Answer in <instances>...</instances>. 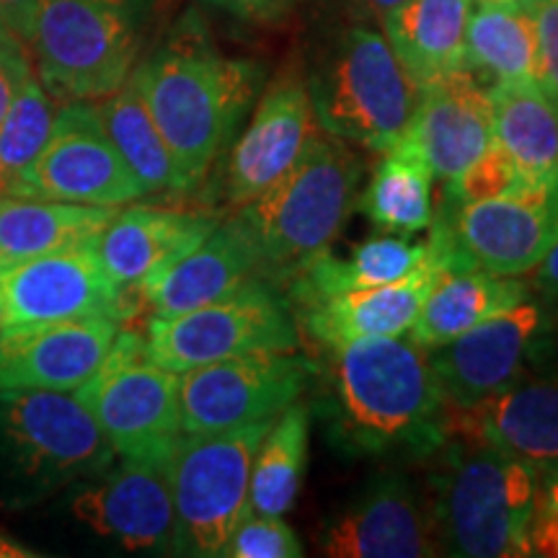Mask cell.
Wrapping results in <instances>:
<instances>
[{
  "instance_id": "18",
  "label": "cell",
  "mask_w": 558,
  "mask_h": 558,
  "mask_svg": "<svg viewBox=\"0 0 558 558\" xmlns=\"http://www.w3.org/2000/svg\"><path fill=\"white\" fill-rule=\"evenodd\" d=\"M320 550L331 558H429L439 554L427 494L403 473H383L326 522Z\"/></svg>"
},
{
  "instance_id": "46",
  "label": "cell",
  "mask_w": 558,
  "mask_h": 558,
  "mask_svg": "<svg viewBox=\"0 0 558 558\" xmlns=\"http://www.w3.org/2000/svg\"><path fill=\"white\" fill-rule=\"evenodd\" d=\"M478 3H505V0H478Z\"/></svg>"
},
{
  "instance_id": "13",
  "label": "cell",
  "mask_w": 558,
  "mask_h": 558,
  "mask_svg": "<svg viewBox=\"0 0 558 558\" xmlns=\"http://www.w3.org/2000/svg\"><path fill=\"white\" fill-rule=\"evenodd\" d=\"M9 197L124 207L145 192L104 130L96 101H65L50 137Z\"/></svg>"
},
{
  "instance_id": "40",
  "label": "cell",
  "mask_w": 558,
  "mask_h": 558,
  "mask_svg": "<svg viewBox=\"0 0 558 558\" xmlns=\"http://www.w3.org/2000/svg\"><path fill=\"white\" fill-rule=\"evenodd\" d=\"M207 3L243 21H277L290 11L298 0H207Z\"/></svg>"
},
{
  "instance_id": "27",
  "label": "cell",
  "mask_w": 558,
  "mask_h": 558,
  "mask_svg": "<svg viewBox=\"0 0 558 558\" xmlns=\"http://www.w3.org/2000/svg\"><path fill=\"white\" fill-rule=\"evenodd\" d=\"M427 267H442L437 259L435 248L427 243H411L409 235H375L360 246L352 248V254L333 256L326 251L320 259L311 264L303 275L292 279L288 284V303H295L300 298L326 295V292L357 290V288H378V284L401 282L416 271ZM445 269V267H442Z\"/></svg>"
},
{
  "instance_id": "15",
  "label": "cell",
  "mask_w": 558,
  "mask_h": 558,
  "mask_svg": "<svg viewBox=\"0 0 558 558\" xmlns=\"http://www.w3.org/2000/svg\"><path fill=\"white\" fill-rule=\"evenodd\" d=\"M546 305L522 303L486 318L448 344L427 349L439 388L450 407H473L514 386L548 331Z\"/></svg>"
},
{
  "instance_id": "21",
  "label": "cell",
  "mask_w": 558,
  "mask_h": 558,
  "mask_svg": "<svg viewBox=\"0 0 558 558\" xmlns=\"http://www.w3.org/2000/svg\"><path fill=\"white\" fill-rule=\"evenodd\" d=\"M220 218L209 209L130 205L99 233V259L114 288L143 303V284L192 251Z\"/></svg>"
},
{
  "instance_id": "5",
  "label": "cell",
  "mask_w": 558,
  "mask_h": 558,
  "mask_svg": "<svg viewBox=\"0 0 558 558\" xmlns=\"http://www.w3.org/2000/svg\"><path fill=\"white\" fill-rule=\"evenodd\" d=\"M114 448L68 390H0V507L29 509L111 469Z\"/></svg>"
},
{
  "instance_id": "12",
  "label": "cell",
  "mask_w": 558,
  "mask_h": 558,
  "mask_svg": "<svg viewBox=\"0 0 558 558\" xmlns=\"http://www.w3.org/2000/svg\"><path fill=\"white\" fill-rule=\"evenodd\" d=\"M316 375V362L295 349L251 352L186 369L179 375L181 432L199 435L275 422Z\"/></svg>"
},
{
  "instance_id": "17",
  "label": "cell",
  "mask_w": 558,
  "mask_h": 558,
  "mask_svg": "<svg viewBox=\"0 0 558 558\" xmlns=\"http://www.w3.org/2000/svg\"><path fill=\"white\" fill-rule=\"evenodd\" d=\"M308 81L284 73L264 90L254 117L230 145L222 171V199L239 209L267 192L298 163L318 135Z\"/></svg>"
},
{
  "instance_id": "4",
  "label": "cell",
  "mask_w": 558,
  "mask_h": 558,
  "mask_svg": "<svg viewBox=\"0 0 558 558\" xmlns=\"http://www.w3.org/2000/svg\"><path fill=\"white\" fill-rule=\"evenodd\" d=\"M429 478V512L439 554L520 558L530 550L538 471L525 460L471 439L448 437Z\"/></svg>"
},
{
  "instance_id": "16",
  "label": "cell",
  "mask_w": 558,
  "mask_h": 558,
  "mask_svg": "<svg viewBox=\"0 0 558 558\" xmlns=\"http://www.w3.org/2000/svg\"><path fill=\"white\" fill-rule=\"evenodd\" d=\"M70 509L88 530L128 550L171 554L173 499L169 460H130L81 481Z\"/></svg>"
},
{
  "instance_id": "22",
  "label": "cell",
  "mask_w": 558,
  "mask_h": 558,
  "mask_svg": "<svg viewBox=\"0 0 558 558\" xmlns=\"http://www.w3.org/2000/svg\"><path fill=\"white\" fill-rule=\"evenodd\" d=\"M450 437L471 439L525 460L535 471H558V383H514L473 407H450Z\"/></svg>"
},
{
  "instance_id": "37",
  "label": "cell",
  "mask_w": 558,
  "mask_h": 558,
  "mask_svg": "<svg viewBox=\"0 0 558 558\" xmlns=\"http://www.w3.org/2000/svg\"><path fill=\"white\" fill-rule=\"evenodd\" d=\"M533 16L538 39V70L535 81L558 109V0H522Z\"/></svg>"
},
{
  "instance_id": "10",
  "label": "cell",
  "mask_w": 558,
  "mask_h": 558,
  "mask_svg": "<svg viewBox=\"0 0 558 558\" xmlns=\"http://www.w3.org/2000/svg\"><path fill=\"white\" fill-rule=\"evenodd\" d=\"M117 458L169 460L179 442V373L160 367L145 349V333H117L109 354L73 390Z\"/></svg>"
},
{
  "instance_id": "8",
  "label": "cell",
  "mask_w": 558,
  "mask_h": 558,
  "mask_svg": "<svg viewBox=\"0 0 558 558\" xmlns=\"http://www.w3.org/2000/svg\"><path fill=\"white\" fill-rule=\"evenodd\" d=\"M271 422L181 435L169 456L177 556L213 558L248 512L254 456Z\"/></svg>"
},
{
  "instance_id": "32",
  "label": "cell",
  "mask_w": 558,
  "mask_h": 558,
  "mask_svg": "<svg viewBox=\"0 0 558 558\" xmlns=\"http://www.w3.org/2000/svg\"><path fill=\"white\" fill-rule=\"evenodd\" d=\"M308 442L311 409L295 401L271 422L256 450L248 484V512H290L303 486Z\"/></svg>"
},
{
  "instance_id": "6",
  "label": "cell",
  "mask_w": 558,
  "mask_h": 558,
  "mask_svg": "<svg viewBox=\"0 0 558 558\" xmlns=\"http://www.w3.org/2000/svg\"><path fill=\"white\" fill-rule=\"evenodd\" d=\"M156 0H41L29 41L41 86L58 104L99 101L130 81Z\"/></svg>"
},
{
  "instance_id": "14",
  "label": "cell",
  "mask_w": 558,
  "mask_h": 558,
  "mask_svg": "<svg viewBox=\"0 0 558 558\" xmlns=\"http://www.w3.org/2000/svg\"><path fill=\"white\" fill-rule=\"evenodd\" d=\"M0 300L3 329L86 318L128 320L143 308L109 279L99 259V235L0 269Z\"/></svg>"
},
{
  "instance_id": "24",
  "label": "cell",
  "mask_w": 558,
  "mask_h": 558,
  "mask_svg": "<svg viewBox=\"0 0 558 558\" xmlns=\"http://www.w3.org/2000/svg\"><path fill=\"white\" fill-rule=\"evenodd\" d=\"M256 277V254L239 218L220 220L192 251L143 284L150 316H177L215 303Z\"/></svg>"
},
{
  "instance_id": "45",
  "label": "cell",
  "mask_w": 558,
  "mask_h": 558,
  "mask_svg": "<svg viewBox=\"0 0 558 558\" xmlns=\"http://www.w3.org/2000/svg\"><path fill=\"white\" fill-rule=\"evenodd\" d=\"M0 331H3V300H0Z\"/></svg>"
},
{
  "instance_id": "29",
  "label": "cell",
  "mask_w": 558,
  "mask_h": 558,
  "mask_svg": "<svg viewBox=\"0 0 558 558\" xmlns=\"http://www.w3.org/2000/svg\"><path fill=\"white\" fill-rule=\"evenodd\" d=\"M120 207L37 197H0V269L73 241L96 239Z\"/></svg>"
},
{
  "instance_id": "43",
  "label": "cell",
  "mask_w": 558,
  "mask_h": 558,
  "mask_svg": "<svg viewBox=\"0 0 558 558\" xmlns=\"http://www.w3.org/2000/svg\"><path fill=\"white\" fill-rule=\"evenodd\" d=\"M32 556H37V550H29L24 543L13 541L11 535H5L3 530H0V558H32Z\"/></svg>"
},
{
  "instance_id": "39",
  "label": "cell",
  "mask_w": 558,
  "mask_h": 558,
  "mask_svg": "<svg viewBox=\"0 0 558 558\" xmlns=\"http://www.w3.org/2000/svg\"><path fill=\"white\" fill-rule=\"evenodd\" d=\"M32 73L34 60L29 47L13 34L0 32V122Z\"/></svg>"
},
{
  "instance_id": "20",
  "label": "cell",
  "mask_w": 558,
  "mask_h": 558,
  "mask_svg": "<svg viewBox=\"0 0 558 558\" xmlns=\"http://www.w3.org/2000/svg\"><path fill=\"white\" fill-rule=\"evenodd\" d=\"M120 333V320L86 318L5 326L0 331V390H68L83 386Z\"/></svg>"
},
{
  "instance_id": "7",
  "label": "cell",
  "mask_w": 558,
  "mask_h": 558,
  "mask_svg": "<svg viewBox=\"0 0 558 558\" xmlns=\"http://www.w3.org/2000/svg\"><path fill=\"white\" fill-rule=\"evenodd\" d=\"M320 132L388 153L414 117L422 83L390 50L386 34L349 26L308 81Z\"/></svg>"
},
{
  "instance_id": "34",
  "label": "cell",
  "mask_w": 558,
  "mask_h": 558,
  "mask_svg": "<svg viewBox=\"0 0 558 558\" xmlns=\"http://www.w3.org/2000/svg\"><path fill=\"white\" fill-rule=\"evenodd\" d=\"M58 107L34 70L0 122V197H9L21 173L47 143Z\"/></svg>"
},
{
  "instance_id": "36",
  "label": "cell",
  "mask_w": 558,
  "mask_h": 558,
  "mask_svg": "<svg viewBox=\"0 0 558 558\" xmlns=\"http://www.w3.org/2000/svg\"><path fill=\"white\" fill-rule=\"evenodd\" d=\"M226 558H300L303 546L282 514L246 512L235 525L222 554Z\"/></svg>"
},
{
  "instance_id": "41",
  "label": "cell",
  "mask_w": 558,
  "mask_h": 558,
  "mask_svg": "<svg viewBox=\"0 0 558 558\" xmlns=\"http://www.w3.org/2000/svg\"><path fill=\"white\" fill-rule=\"evenodd\" d=\"M41 0H0V32H9L29 47Z\"/></svg>"
},
{
  "instance_id": "2",
  "label": "cell",
  "mask_w": 558,
  "mask_h": 558,
  "mask_svg": "<svg viewBox=\"0 0 558 558\" xmlns=\"http://www.w3.org/2000/svg\"><path fill=\"white\" fill-rule=\"evenodd\" d=\"M130 81L148 104L177 163L181 190H197L230 148L264 81L251 60L226 58L197 11L184 13Z\"/></svg>"
},
{
  "instance_id": "30",
  "label": "cell",
  "mask_w": 558,
  "mask_h": 558,
  "mask_svg": "<svg viewBox=\"0 0 558 558\" xmlns=\"http://www.w3.org/2000/svg\"><path fill=\"white\" fill-rule=\"evenodd\" d=\"M463 68L494 81H535L538 39L522 0L478 3L465 29Z\"/></svg>"
},
{
  "instance_id": "23",
  "label": "cell",
  "mask_w": 558,
  "mask_h": 558,
  "mask_svg": "<svg viewBox=\"0 0 558 558\" xmlns=\"http://www.w3.org/2000/svg\"><path fill=\"white\" fill-rule=\"evenodd\" d=\"M442 271V267H427L401 282L300 298L290 308H298L300 324L320 347L399 337L414 326Z\"/></svg>"
},
{
  "instance_id": "25",
  "label": "cell",
  "mask_w": 558,
  "mask_h": 558,
  "mask_svg": "<svg viewBox=\"0 0 558 558\" xmlns=\"http://www.w3.org/2000/svg\"><path fill=\"white\" fill-rule=\"evenodd\" d=\"M527 298L530 288L518 277H499L484 269H448L424 300L409 339L424 349H437Z\"/></svg>"
},
{
  "instance_id": "28",
  "label": "cell",
  "mask_w": 558,
  "mask_h": 558,
  "mask_svg": "<svg viewBox=\"0 0 558 558\" xmlns=\"http://www.w3.org/2000/svg\"><path fill=\"white\" fill-rule=\"evenodd\" d=\"M494 140L533 184L558 171V109L538 81H494L488 88Z\"/></svg>"
},
{
  "instance_id": "35",
  "label": "cell",
  "mask_w": 558,
  "mask_h": 558,
  "mask_svg": "<svg viewBox=\"0 0 558 558\" xmlns=\"http://www.w3.org/2000/svg\"><path fill=\"white\" fill-rule=\"evenodd\" d=\"M522 184H527V181L520 177L514 160L494 140L469 169L460 171L456 179L445 181L442 205H469V202L492 199L518 190Z\"/></svg>"
},
{
  "instance_id": "1",
  "label": "cell",
  "mask_w": 558,
  "mask_h": 558,
  "mask_svg": "<svg viewBox=\"0 0 558 558\" xmlns=\"http://www.w3.org/2000/svg\"><path fill=\"white\" fill-rule=\"evenodd\" d=\"M324 349V414L337 448L432 458L448 442V399L427 349L401 333Z\"/></svg>"
},
{
  "instance_id": "19",
  "label": "cell",
  "mask_w": 558,
  "mask_h": 558,
  "mask_svg": "<svg viewBox=\"0 0 558 558\" xmlns=\"http://www.w3.org/2000/svg\"><path fill=\"white\" fill-rule=\"evenodd\" d=\"M494 143V111L488 90L471 70L460 68L422 86L416 111L393 148H403L427 166L432 179H456Z\"/></svg>"
},
{
  "instance_id": "31",
  "label": "cell",
  "mask_w": 558,
  "mask_h": 558,
  "mask_svg": "<svg viewBox=\"0 0 558 558\" xmlns=\"http://www.w3.org/2000/svg\"><path fill=\"white\" fill-rule=\"evenodd\" d=\"M96 109L109 140L145 194L184 192L169 145L135 83L128 81L114 94L104 96L96 101Z\"/></svg>"
},
{
  "instance_id": "38",
  "label": "cell",
  "mask_w": 558,
  "mask_h": 558,
  "mask_svg": "<svg viewBox=\"0 0 558 558\" xmlns=\"http://www.w3.org/2000/svg\"><path fill=\"white\" fill-rule=\"evenodd\" d=\"M533 556L558 558V471H541L535 488V509L530 520Z\"/></svg>"
},
{
  "instance_id": "11",
  "label": "cell",
  "mask_w": 558,
  "mask_h": 558,
  "mask_svg": "<svg viewBox=\"0 0 558 558\" xmlns=\"http://www.w3.org/2000/svg\"><path fill=\"white\" fill-rule=\"evenodd\" d=\"M300 344L288 298L267 279L251 277L215 303L177 316H150L145 349L160 367L186 373L251 352H292Z\"/></svg>"
},
{
  "instance_id": "44",
  "label": "cell",
  "mask_w": 558,
  "mask_h": 558,
  "mask_svg": "<svg viewBox=\"0 0 558 558\" xmlns=\"http://www.w3.org/2000/svg\"><path fill=\"white\" fill-rule=\"evenodd\" d=\"M403 3H407V0H360L362 9H365L369 16L378 19V21L386 19L390 11H396Z\"/></svg>"
},
{
  "instance_id": "9",
  "label": "cell",
  "mask_w": 558,
  "mask_h": 558,
  "mask_svg": "<svg viewBox=\"0 0 558 558\" xmlns=\"http://www.w3.org/2000/svg\"><path fill=\"white\" fill-rule=\"evenodd\" d=\"M429 226V246L445 271L527 275L558 241V171L492 199L439 205Z\"/></svg>"
},
{
  "instance_id": "42",
  "label": "cell",
  "mask_w": 558,
  "mask_h": 558,
  "mask_svg": "<svg viewBox=\"0 0 558 558\" xmlns=\"http://www.w3.org/2000/svg\"><path fill=\"white\" fill-rule=\"evenodd\" d=\"M535 271V288L546 300L548 305H558V241L550 246V251L546 254Z\"/></svg>"
},
{
  "instance_id": "3",
  "label": "cell",
  "mask_w": 558,
  "mask_h": 558,
  "mask_svg": "<svg viewBox=\"0 0 558 558\" xmlns=\"http://www.w3.org/2000/svg\"><path fill=\"white\" fill-rule=\"evenodd\" d=\"M362 160L344 140L316 135L292 169L235 218L256 254V277L288 288L333 241L357 209Z\"/></svg>"
},
{
  "instance_id": "26",
  "label": "cell",
  "mask_w": 558,
  "mask_h": 558,
  "mask_svg": "<svg viewBox=\"0 0 558 558\" xmlns=\"http://www.w3.org/2000/svg\"><path fill=\"white\" fill-rule=\"evenodd\" d=\"M471 0H407L380 21L390 50L422 83L463 68Z\"/></svg>"
},
{
  "instance_id": "33",
  "label": "cell",
  "mask_w": 558,
  "mask_h": 558,
  "mask_svg": "<svg viewBox=\"0 0 558 558\" xmlns=\"http://www.w3.org/2000/svg\"><path fill=\"white\" fill-rule=\"evenodd\" d=\"M357 209L390 235H414L432 222V173L403 148L383 153L378 169L357 197Z\"/></svg>"
}]
</instances>
